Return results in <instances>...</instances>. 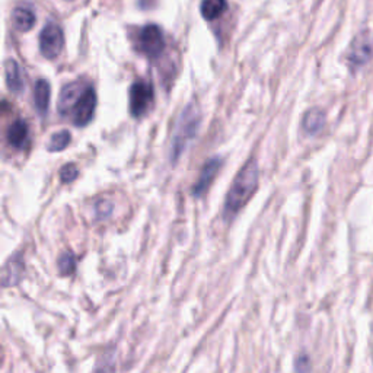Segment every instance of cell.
Returning a JSON list of instances; mask_svg holds the SVG:
<instances>
[{
  "label": "cell",
  "mask_w": 373,
  "mask_h": 373,
  "mask_svg": "<svg viewBox=\"0 0 373 373\" xmlns=\"http://www.w3.org/2000/svg\"><path fill=\"white\" fill-rule=\"evenodd\" d=\"M258 185V163L251 159L235 176L233 183L226 196L224 217L226 220L233 219L239 213L242 207L254 196Z\"/></svg>",
  "instance_id": "6da1fadb"
},
{
  "label": "cell",
  "mask_w": 373,
  "mask_h": 373,
  "mask_svg": "<svg viewBox=\"0 0 373 373\" xmlns=\"http://www.w3.org/2000/svg\"><path fill=\"white\" fill-rule=\"evenodd\" d=\"M201 122V114L200 109L196 104H188L183 113L179 114L178 121L175 124L174 136L171 140V149H170V158L171 162L175 163L188 147V145L196 139L199 127Z\"/></svg>",
  "instance_id": "7a4b0ae2"
},
{
  "label": "cell",
  "mask_w": 373,
  "mask_h": 373,
  "mask_svg": "<svg viewBox=\"0 0 373 373\" xmlns=\"http://www.w3.org/2000/svg\"><path fill=\"white\" fill-rule=\"evenodd\" d=\"M130 113L134 118L143 117L155 100L154 85L145 80H137L130 88Z\"/></svg>",
  "instance_id": "3957f363"
},
{
  "label": "cell",
  "mask_w": 373,
  "mask_h": 373,
  "mask_svg": "<svg viewBox=\"0 0 373 373\" xmlns=\"http://www.w3.org/2000/svg\"><path fill=\"white\" fill-rule=\"evenodd\" d=\"M64 46V35L59 25L47 24L39 34V51L48 60L56 59Z\"/></svg>",
  "instance_id": "277c9868"
},
{
  "label": "cell",
  "mask_w": 373,
  "mask_h": 373,
  "mask_svg": "<svg viewBox=\"0 0 373 373\" xmlns=\"http://www.w3.org/2000/svg\"><path fill=\"white\" fill-rule=\"evenodd\" d=\"M373 57V35L369 31L358 34L350 47L347 62L353 71L363 67Z\"/></svg>",
  "instance_id": "5b68a950"
},
{
  "label": "cell",
  "mask_w": 373,
  "mask_h": 373,
  "mask_svg": "<svg viewBox=\"0 0 373 373\" xmlns=\"http://www.w3.org/2000/svg\"><path fill=\"white\" fill-rule=\"evenodd\" d=\"M165 48L163 34L158 25H146L139 34V50L149 59L159 57Z\"/></svg>",
  "instance_id": "8992f818"
},
{
  "label": "cell",
  "mask_w": 373,
  "mask_h": 373,
  "mask_svg": "<svg viewBox=\"0 0 373 373\" xmlns=\"http://www.w3.org/2000/svg\"><path fill=\"white\" fill-rule=\"evenodd\" d=\"M95 108H96V93H95V89L91 85H88L85 92L82 93L76 107L73 108L72 116H71L75 126L78 127L88 126L93 118Z\"/></svg>",
  "instance_id": "52a82bcc"
},
{
  "label": "cell",
  "mask_w": 373,
  "mask_h": 373,
  "mask_svg": "<svg viewBox=\"0 0 373 373\" xmlns=\"http://www.w3.org/2000/svg\"><path fill=\"white\" fill-rule=\"evenodd\" d=\"M87 87H88V85L85 84V82H80V80L72 82V84H67V85L63 87V89H62V92H60L59 105H57L59 113H60L63 117L72 116L73 108L76 107L78 101L80 100L82 93L85 92Z\"/></svg>",
  "instance_id": "ba28073f"
},
{
  "label": "cell",
  "mask_w": 373,
  "mask_h": 373,
  "mask_svg": "<svg viewBox=\"0 0 373 373\" xmlns=\"http://www.w3.org/2000/svg\"><path fill=\"white\" fill-rule=\"evenodd\" d=\"M220 167H222V161H220L219 158H213V159H209L206 162V165L200 172L197 183L194 184V188H192V196L200 199L204 192L209 190V187L213 183V179L216 178Z\"/></svg>",
  "instance_id": "9c48e42d"
},
{
  "label": "cell",
  "mask_w": 373,
  "mask_h": 373,
  "mask_svg": "<svg viewBox=\"0 0 373 373\" xmlns=\"http://www.w3.org/2000/svg\"><path fill=\"white\" fill-rule=\"evenodd\" d=\"M8 143L18 150L25 149L30 142V129L24 120L13 121L6 133Z\"/></svg>",
  "instance_id": "30bf717a"
},
{
  "label": "cell",
  "mask_w": 373,
  "mask_h": 373,
  "mask_svg": "<svg viewBox=\"0 0 373 373\" xmlns=\"http://www.w3.org/2000/svg\"><path fill=\"white\" fill-rule=\"evenodd\" d=\"M5 76H6V84L10 92H13L15 95H21L25 89V84H24V78H22V72L21 67L15 60H8L5 64Z\"/></svg>",
  "instance_id": "8fae6325"
},
{
  "label": "cell",
  "mask_w": 373,
  "mask_h": 373,
  "mask_svg": "<svg viewBox=\"0 0 373 373\" xmlns=\"http://www.w3.org/2000/svg\"><path fill=\"white\" fill-rule=\"evenodd\" d=\"M324 126H325V114L322 109L312 108L305 116H303L302 127L308 134L311 136L318 134L324 129Z\"/></svg>",
  "instance_id": "7c38bea8"
},
{
  "label": "cell",
  "mask_w": 373,
  "mask_h": 373,
  "mask_svg": "<svg viewBox=\"0 0 373 373\" xmlns=\"http://www.w3.org/2000/svg\"><path fill=\"white\" fill-rule=\"evenodd\" d=\"M50 95H51L50 84L44 79H39L34 88V102H35V108L38 109V113L41 116H46L48 111Z\"/></svg>",
  "instance_id": "4fadbf2b"
},
{
  "label": "cell",
  "mask_w": 373,
  "mask_h": 373,
  "mask_svg": "<svg viewBox=\"0 0 373 373\" xmlns=\"http://www.w3.org/2000/svg\"><path fill=\"white\" fill-rule=\"evenodd\" d=\"M12 21L13 26L21 33H26L33 30V26L35 25V15L26 8H17L12 13Z\"/></svg>",
  "instance_id": "5bb4252c"
},
{
  "label": "cell",
  "mask_w": 373,
  "mask_h": 373,
  "mask_svg": "<svg viewBox=\"0 0 373 373\" xmlns=\"http://www.w3.org/2000/svg\"><path fill=\"white\" fill-rule=\"evenodd\" d=\"M200 10L206 21H215L226 10V0H203Z\"/></svg>",
  "instance_id": "9a60e30c"
},
{
  "label": "cell",
  "mask_w": 373,
  "mask_h": 373,
  "mask_svg": "<svg viewBox=\"0 0 373 373\" xmlns=\"http://www.w3.org/2000/svg\"><path fill=\"white\" fill-rule=\"evenodd\" d=\"M24 273V264L19 258H13L9 261V264L5 267L3 270V278H2V283L3 286H12L19 282L21 275Z\"/></svg>",
  "instance_id": "2e32d148"
},
{
  "label": "cell",
  "mask_w": 373,
  "mask_h": 373,
  "mask_svg": "<svg viewBox=\"0 0 373 373\" xmlns=\"http://www.w3.org/2000/svg\"><path fill=\"white\" fill-rule=\"evenodd\" d=\"M71 139H72L71 133H69L67 130H62V131L51 136L47 149H48V152H60L69 146V143H71Z\"/></svg>",
  "instance_id": "e0dca14e"
},
{
  "label": "cell",
  "mask_w": 373,
  "mask_h": 373,
  "mask_svg": "<svg viewBox=\"0 0 373 373\" xmlns=\"http://www.w3.org/2000/svg\"><path fill=\"white\" fill-rule=\"evenodd\" d=\"M59 270L63 275H67V274H72L75 271V267H76V261H75V257L72 253H64L62 254V257L59 258Z\"/></svg>",
  "instance_id": "ac0fdd59"
},
{
  "label": "cell",
  "mask_w": 373,
  "mask_h": 373,
  "mask_svg": "<svg viewBox=\"0 0 373 373\" xmlns=\"http://www.w3.org/2000/svg\"><path fill=\"white\" fill-rule=\"evenodd\" d=\"M78 176H79V170L75 163H67L60 170V179L64 184L73 183Z\"/></svg>",
  "instance_id": "d6986e66"
},
{
  "label": "cell",
  "mask_w": 373,
  "mask_h": 373,
  "mask_svg": "<svg viewBox=\"0 0 373 373\" xmlns=\"http://www.w3.org/2000/svg\"><path fill=\"white\" fill-rule=\"evenodd\" d=\"M308 362V357L303 356L300 358H298V363H296V369L298 370H308L309 369V365H307Z\"/></svg>",
  "instance_id": "ffe728a7"
},
{
  "label": "cell",
  "mask_w": 373,
  "mask_h": 373,
  "mask_svg": "<svg viewBox=\"0 0 373 373\" xmlns=\"http://www.w3.org/2000/svg\"><path fill=\"white\" fill-rule=\"evenodd\" d=\"M67 2H71V0H67Z\"/></svg>",
  "instance_id": "44dd1931"
}]
</instances>
